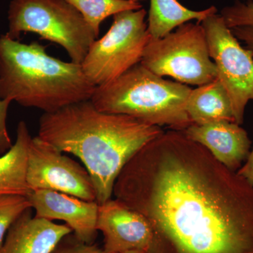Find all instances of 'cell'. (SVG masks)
<instances>
[{"mask_svg":"<svg viewBox=\"0 0 253 253\" xmlns=\"http://www.w3.org/2000/svg\"><path fill=\"white\" fill-rule=\"evenodd\" d=\"M113 195L149 221L150 253H253V186L182 131L139 149Z\"/></svg>","mask_w":253,"mask_h":253,"instance_id":"cell-1","label":"cell"},{"mask_svg":"<svg viewBox=\"0 0 253 253\" xmlns=\"http://www.w3.org/2000/svg\"><path fill=\"white\" fill-rule=\"evenodd\" d=\"M163 132L161 126L131 116L101 112L87 100L44 113L38 136L81 160L100 205L112 197L115 181L126 163Z\"/></svg>","mask_w":253,"mask_h":253,"instance_id":"cell-2","label":"cell"},{"mask_svg":"<svg viewBox=\"0 0 253 253\" xmlns=\"http://www.w3.org/2000/svg\"><path fill=\"white\" fill-rule=\"evenodd\" d=\"M95 88L81 64L49 56L36 42L0 37V99L49 113L91 100Z\"/></svg>","mask_w":253,"mask_h":253,"instance_id":"cell-3","label":"cell"},{"mask_svg":"<svg viewBox=\"0 0 253 253\" xmlns=\"http://www.w3.org/2000/svg\"><path fill=\"white\" fill-rule=\"evenodd\" d=\"M191 90L182 83L163 79L139 63L120 77L96 86L91 101L101 112L184 131L193 124L186 110Z\"/></svg>","mask_w":253,"mask_h":253,"instance_id":"cell-4","label":"cell"},{"mask_svg":"<svg viewBox=\"0 0 253 253\" xmlns=\"http://www.w3.org/2000/svg\"><path fill=\"white\" fill-rule=\"evenodd\" d=\"M6 36L18 41L33 33L62 46L71 61L81 64L98 36L83 15L66 0H11Z\"/></svg>","mask_w":253,"mask_h":253,"instance_id":"cell-5","label":"cell"},{"mask_svg":"<svg viewBox=\"0 0 253 253\" xmlns=\"http://www.w3.org/2000/svg\"><path fill=\"white\" fill-rule=\"evenodd\" d=\"M140 63L157 76H170L182 84L201 86L217 78L200 23H185L163 38H150Z\"/></svg>","mask_w":253,"mask_h":253,"instance_id":"cell-6","label":"cell"},{"mask_svg":"<svg viewBox=\"0 0 253 253\" xmlns=\"http://www.w3.org/2000/svg\"><path fill=\"white\" fill-rule=\"evenodd\" d=\"M146 14L142 8L114 15L109 31L92 43L81 66L93 85L106 84L141 62L151 38Z\"/></svg>","mask_w":253,"mask_h":253,"instance_id":"cell-7","label":"cell"},{"mask_svg":"<svg viewBox=\"0 0 253 253\" xmlns=\"http://www.w3.org/2000/svg\"><path fill=\"white\" fill-rule=\"evenodd\" d=\"M206 31L211 59L217 78L232 105L235 122L243 124L248 103L253 100V53L240 44L221 15H211L201 22Z\"/></svg>","mask_w":253,"mask_h":253,"instance_id":"cell-8","label":"cell"},{"mask_svg":"<svg viewBox=\"0 0 253 253\" xmlns=\"http://www.w3.org/2000/svg\"><path fill=\"white\" fill-rule=\"evenodd\" d=\"M26 181L31 191L51 190L96 201L94 184L86 168L38 136L32 137L28 147Z\"/></svg>","mask_w":253,"mask_h":253,"instance_id":"cell-9","label":"cell"},{"mask_svg":"<svg viewBox=\"0 0 253 253\" xmlns=\"http://www.w3.org/2000/svg\"><path fill=\"white\" fill-rule=\"evenodd\" d=\"M96 229L104 235L106 253H150L154 246V231L147 219L116 199L99 205Z\"/></svg>","mask_w":253,"mask_h":253,"instance_id":"cell-10","label":"cell"},{"mask_svg":"<svg viewBox=\"0 0 253 253\" xmlns=\"http://www.w3.org/2000/svg\"><path fill=\"white\" fill-rule=\"evenodd\" d=\"M35 216L48 220H61L69 226L78 239L86 244H94L99 204L71 195L51 191L36 190L27 196Z\"/></svg>","mask_w":253,"mask_h":253,"instance_id":"cell-11","label":"cell"},{"mask_svg":"<svg viewBox=\"0 0 253 253\" xmlns=\"http://www.w3.org/2000/svg\"><path fill=\"white\" fill-rule=\"evenodd\" d=\"M190 139L202 145L221 164L237 172L251 152L247 131L230 121L192 124L182 131Z\"/></svg>","mask_w":253,"mask_h":253,"instance_id":"cell-12","label":"cell"},{"mask_svg":"<svg viewBox=\"0 0 253 253\" xmlns=\"http://www.w3.org/2000/svg\"><path fill=\"white\" fill-rule=\"evenodd\" d=\"M26 210L11 226L0 253H51L65 236L73 231L66 224L37 217Z\"/></svg>","mask_w":253,"mask_h":253,"instance_id":"cell-13","label":"cell"},{"mask_svg":"<svg viewBox=\"0 0 253 253\" xmlns=\"http://www.w3.org/2000/svg\"><path fill=\"white\" fill-rule=\"evenodd\" d=\"M186 110L193 124L201 126L221 121L236 123L230 98L218 78L192 89Z\"/></svg>","mask_w":253,"mask_h":253,"instance_id":"cell-14","label":"cell"},{"mask_svg":"<svg viewBox=\"0 0 253 253\" xmlns=\"http://www.w3.org/2000/svg\"><path fill=\"white\" fill-rule=\"evenodd\" d=\"M32 139L24 121L18 123L16 142L0 157V195L27 196L31 192L26 181L28 147Z\"/></svg>","mask_w":253,"mask_h":253,"instance_id":"cell-15","label":"cell"},{"mask_svg":"<svg viewBox=\"0 0 253 253\" xmlns=\"http://www.w3.org/2000/svg\"><path fill=\"white\" fill-rule=\"evenodd\" d=\"M217 13L214 6L201 11L188 9L177 0H151L148 31L152 39H159L191 20L202 22L208 16Z\"/></svg>","mask_w":253,"mask_h":253,"instance_id":"cell-16","label":"cell"},{"mask_svg":"<svg viewBox=\"0 0 253 253\" xmlns=\"http://www.w3.org/2000/svg\"><path fill=\"white\" fill-rule=\"evenodd\" d=\"M78 10L99 35L100 26L106 18L129 10L142 9L137 0H66Z\"/></svg>","mask_w":253,"mask_h":253,"instance_id":"cell-17","label":"cell"},{"mask_svg":"<svg viewBox=\"0 0 253 253\" xmlns=\"http://www.w3.org/2000/svg\"><path fill=\"white\" fill-rule=\"evenodd\" d=\"M32 208L27 196L0 195V247L11 226L26 210Z\"/></svg>","mask_w":253,"mask_h":253,"instance_id":"cell-18","label":"cell"},{"mask_svg":"<svg viewBox=\"0 0 253 253\" xmlns=\"http://www.w3.org/2000/svg\"><path fill=\"white\" fill-rule=\"evenodd\" d=\"M220 15L229 29L237 27L253 28V1L241 2L236 0L231 6L221 9Z\"/></svg>","mask_w":253,"mask_h":253,"instance_id":"cell-19","label":"cell"},{"mask_svg":"<svg viewBox=\"0 0 253 253\" xmlns=\"http://www.w3.org/2000/svg\"><path fill=\"white\" fill-rule=\"evenodd\" d=\"M51 253H106L97 244H86L73 233L65 236Z\"/></svg>","mask_w":253,"mask_h":253,"instance_id":"cell-20","label":"cell"},{"mask_svg":"<svg viewBox=\"0 0 253 253\" xmlns=\"http://www.w3.org/2000/svg\"><path fill=\"white\" fill-rule=\"evenodd\" d=\"M10 104L11 103L9 101L0 99V155L7 152L13 145L6 126V118Z\"/></svg>","mask_w":253,"mask_h":253,"instance_id":"cell-21","label":"cell"},{"mask_svg":"<svg viewBox=\"0 0 253 253\" xmlns=\"http://www.w3.org/2000/svg\"><path fill=\"white\" fill-rule=\"evenodd\" d=\"M234 36L238 40L244 42L246 48L253 53V28L237 27L231 29Z\"/></svg>","mask_w":253,"mask_h":253,"instance_id":"cell-22","label":"cell"},{"mask_svg":"<svg viewBox=\"0 0 253 253\" xmlns=\"http://www.w3.org/2000/svg\"><path fill=\"white\" fill-rule=\"evenodd\" d=\"M237 173L253 186V147L246 159V163L241 166Z\"/></svg>","mask_w":253,"mask_h":253,"instance_id":"cell-23","label":"cell"},{"mask_svg":"<svg viewBox=\"0 0 253 253\" xmlns=\"http://www.w3.org/2000/svg\"><path fill=\"white\" fill-rule=\"evenodd\" d=\"M123 253H148L146 252V251H126V252H125Z\"/></svg>","mask_w":253,"mask_h":253,"instance_id":"cell-24","label":"cell"}]
</instances>
